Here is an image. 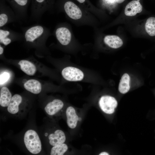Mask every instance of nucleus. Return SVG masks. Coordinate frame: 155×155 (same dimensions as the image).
I'll return each mask as SVG.
<instances>
[{
  "instance_id": "obj_10",
  "label": "nucleus",
  "mask_w": 155,
  "mask_h": 155,
  "mask_svg": "<svg viewBox=\"0 0 155 155\" xmlns=\"http://www.w3.org/2000/svg\"><path fill=\"white\" fill-rule=\"evenodd\" d=\"M142 7L139 1L133 0L129 2L126 6L125 13L127 16H132L140 13L142 10Z\"/></svg>"
},
{
  "instance_id": "obj_19",
  "label": "nucleus",
  "mask_w": 155,
  "mask_h": 155,
  "mask_svg": "<svg viewBox=\"0 0 155 155\" xmlns=\"http://www.w3.org/2000/svg\"><path fill=\"white\" fill-rule=\"evenodd\" d=\"M145 27L146 32L149 36H155V17L149 18L145 23Z\"/></svg>"
},
{
  "instance_id": "obj_11",
  "label": "nucleus",
  "mask_w": 155,
  "mask_h": 155,
  "mask_svg": "<svg viewBox=\"0 0 155 155\" xmlns=\"http://www.w3.org/2000/svg\"><path fill=\"white\" fill-rule=\"evenodd\" d=\"M49 143L52 146L62 144L65 142L66 137L64 132L61 130L57 129L48 136Z\"/></svg>"
},
{
  "instance_id": "obj_3",
  "label": "nucleus",
  "mask_w": 155,
  "mask_h": 155,
  "mask_svg": "<svg viewBox=\"0 0 155 155\" xmlns=\"http://www.w3.org/2000/svg\"><path fill=\"white\" fill-rule=\"evenodd\" d=\"M61 74L66 80L71 82H77L82 80L84 76L83 71L75 67L69 66L64 68Z\"/></svg>"
},
{
  "instance_id": "obj_9",
  "label": "nucleus",
  "mask_w": 155,
  "mask_h": 155,
  "mask_svg": "<svg viewBox=\"0 0 155 155\" xmlns=\"http://www.w3.org/2000/svg\"><path fill=\"white\" fill-rule=\"evenodd\" d=\"M63 106L64 103L62 101L55 99L46 104L44 108V110L47 114L52 116L58 112Z\"/></svg>"
},
{
  "instance_id": "obj_15",
  "label": "nucleus",
  "mask_w": 155,
  "mask_h": 155,
  "mask_svg": "<svg viewBox=\"0 0 155 155\" xmlns=\"http://www.w3.org/2000/svg\"><path fill=\"white\" fill-rule=\"evenodd\" d=\"M105 44L111 48L117 49L122 46L123 42L118 36L114 35L106 36L104 38Z\"/></svg>"
},
{
  "instance_id": "obj_12",
  "label": "nucleus",
  "mask_w": 155,
  "mask_h": 155,
  "mask_svg": "<svg viewBox=\"0 0 155 155\" xmlns=\"http://www.w3.org/2000/svg\"><path fill=\"white\" fill-rule=\"evenodd\" d=\"M66 113L68 126L71 129L75 128L77 126L79 117L77 115L75 109L73 107L69 106L67 108Z\"/></svg>"
},
{
  "instance_id": "obj_4",
  "label": "nucleus",
  "mask_w": 155,
  "mask_h": 155,
  "mask_svg": "<svg viewBox=\"0 0 155 155\" xmlns=\"http://www.w3.org/2000/svg\"><path fill=\"white\" fill-rule=\"evenodd\" d=\"M99 104L103 112L106 114H111L114 112L117 105V102L113 97L105 95L100 98L99 101Z\"/></svg>"
},
{
  "instance_id": "obj_20",
  "label": "nucleus",
  "mask_w": 155,
  "mask_h": 155,
  "mask_svg": "<svg viewBox=\"0 0 155 155\" xmlns=\"http://www.w3.org/2000/svg\"><path fill=\"white\" fill-rule=\"evenodd\" d=\"M68 147L65 144H62L53 146L51 148V155H63L67 151Z\"/></svg>"
},
{
  "instance_id": "obj_24",
  "label": "nucleus",
  "mask_w": 155,
  "mask_h": 155,
  "mask_svg": "<svg viewBox=\"0 0 155 155\" xmlns=\"http://www.w3.org/2000/svg\"><path fill=\"white\" fill-rule=\"evenodd\" d=\"M125 0H116V1L118 3H121L123 2Z\"/></svg>"
},
{
  "instance_id": "obj_27",
  "label": "nucleus",
  "mask_w": 155,
  "mask_h": 155,
  "mask_svg": "<svg viewBox=\"0 0 155 155\" xmlns=\"http://www.w3.org/2000/svg\"><path fill=\"white\" fill-rule=\"evenodd\" d=\"M48 135V134L47 133H46L45 134V136H47Z\"/></svg>"
},
{
  "instance_id": "obj_16",
  "label": "nucleus",
  "mask_w": 155,
  "mask_h": 155,
  "mask_svg": "<svg viewBox=\"0 0 155 155\" xmlns=\"http://www.w3.org/2000/svg\"><path fill=\"white\" fill-rule=\"evenodd\" d=\"M18 64L20 65L22 71L28 75H33L36 72V68L35 65L29 61L21 60Z\"/></svg>"
},
{
  "instance_id": "obj_13",
  "label": "nucleus",
  "mask_w": 155,
  "mask_h": 155,
  "mask_svg": "<svg viewBox=\"0 0 155 155\" xmlns=\"http://www.w3.org/2000/svg\"><path fill=\"white\" fill-rule=\"evenodd\" d=\"M22 98L18 94L14 95L11 98L10 102L7 106V110L12 114L17 113L19 110V105L22 102Z\"/></svg>"
},
{
  "instance_id": "obj_17",
  "label": "nucleus",
  "mask_w": 155,
  "mask_h": 155,
  "mask_svg": "<svg viewBox=\"0 0 155 155\" xmlns=\"http://www.w3.org/2000/svg\"><path fill=\"white\" fill-rule=\"evenodd\" d=\"M12 97L11 94L9 89L6 87H3L0 90V106L4 107H7Z\"/></svg>"
},
{
  "instance_id": "obj_6",
  "label": "nucleus",
  "mask_w": 155,
  "mask_h": 155,
  "mask_svg": "<svg viewBox=\"0 0 155 155\" xmlns=\"http://www.w3.org/2000/svg\"><path fill=\"white\" fill-rule=\"evenodd\" d=\"M20 21L14 11L10 8L1 6L0 11V27L7 24Z\"/></svg>"
},
{
  "instance_id": "obj_14",
  "label": "nucleus",
  "mask_w": 155,
  "mask_h": 155,
  "mask_svg": "<svg viewBox=\"0 0 155 155\" xmlns=\"http://www.w3.org/2000/svg\"><path fill=\"white\" fill-rule=\"evenodd\" d=\"M24 86L26 90L35 94L39 93L42 89L40 82L34 79L28 80L24 84Z\"/></svg>"
},
{
  "instance_id": "obj_29",
  "label": "nucleus",
  "mask_w": 155,
  "mask_h": 155,
  "mask_svg": "<svg viewBox=\"0 0 155 155\" xmlns=\"http://www.w3.org/2000/svg\"><path fill=\"white\" fill-rule=\"evenodd\" d=\"M137 0L139 1L140 0Z\"/></svg>"
},
{
  "instance_id": "obj_28",
  "label": "nucleus",
  "mask_w": 155,
  "mask_h": 155,
  "mask_svg": "<svg viewBox=\"0 0 155 155\" xmlns=\"http://www.w3.org/2000/svg\"><path fill=\"white\" fill-rule=\"evenodd\" d=\"M111 1H116V0H109Z\"/></svg>"
},
{
  "instance_id": "obj_18",
  "label": "nucleus",
  "mask_w": 155,
  "mask_h": 155,
  "mask_svg": "<svg viewBox=\"0 0 155 155\" xmlns=\"http://www.w3.org/2000/svg\"><path fill=\"white\" fill-rule=\"evenodd\" d=\"M130 81L129 75L127 73H124L121 78L119 85L118 90L121 93L124 94L129 90Z\"/></svg>"
},
{
  "instance_id": "obj_26",
  "label": "nucleus",
  "mask_w": 155,
  "mask_h": 155,
  "mask_svg": "<svg viewBox=\"0 0 155 155\" xmlns=\"http://www.w3.org/2000/svg\"><path fill=\"white\" fill-rule=\"evenodd\" d=\"M81 120H82V119L80 117L79 118V120H78L79 121H81Z\"/></svg>"
},
{
  "instance_id": "obj_1",
  "label": "nucleus",
  "mask_w": 155,
  "mask_h": 155,
  "mask_svg": "<svg viewBox=\"0 0 155 155\" xmlns=\"http://www.w3.org/2000/svg\"><path fill=\"white\" fill-rule=\"evenodd\" d=\"M24 141L28 150L33 154L40 152L42 150V144L37 132L32 129H29L25 133Z\"/></svg>"
},
{
  "instance_id": "obj_2",
  "label": "nucleus",
  "mask_w": 155,
  "mask_h": 155,
  "mask_svg": "<svg viewBox=\"0 0 155 155\" xmlns=\"http://www.w3.org/2000/svg\"><path fill=\"white\" fill-rule=\"evenodd\" d=\"M48 0H33L31 12V17L35 20L38 21L47 10Z\"/></svg>"
},
{
  "instance_id": "obj_23",
  "label": "nucleus",
  "mask_w": 155,
  "mask_h": 155,
  "mask_svg": "<svg viewBox=\"0 0 155 155\" xmlns=\"http://www.w3.org/2000/svg\"><path fill=\"white\" fill-rule=\"evenodd\" d=\"M99 155H108L109 154L106 152H102L100 153L99 154Z\"/></svg>"
},
{
  "instance_id": "obj_21",
  "label": "nucleus",
  "mask_w": 155,
  "mask_h": 155,
  "mask_svg": "<svg viewBox=\"0 0 155 155\" xmlns=\"http://www.w3.org/2000/svg\"><path fill=\"white\" fill-rule=\"evenodd\" d=\"M10 77L9 74L7 72H4L0 75V84L2 85L6 82Z\"/></svg>"
},
{
  "instance_id": "obj_5",
  "label": "nucleus",
  "mask_w": 155,
  "mask_h": 155,
  "mask_svg": "<svg viewBox=\"0 0 155 155\" xmlns=\"http://www.w3.org/2000/svg\"><path fill=\"white\" fill-rule=\"evenodd\" d=\"M23 37V34L13 31L5 26L0 28V42L4 45L9 44L14 39Z\"/></svg>"
},
{
  "instance_id": "obj_7",
  "label": "nucleus",
  "mask_w": 155,
  "mask_h": 155,
  "mask_svg": "<svg viewBox=\"0 0 155 155\" xmlns=\"http://www.w3.org/2000/svg\"><path fill=\"white\" fill-rule=\"evenodd\" d=\"M56 38L62 45H67L70 43L71 39V34L67 28L63 26L57 28L55 32Z\"/></svg>"
},
{
  "instance_id": "obj_8",
  "label": "nucleus",
  "mask_w": 155,
  "mask_h": 155,
  "mask_svg": "<svg viewBox=\"0 0 155 155\" xmlns=\"http://www.w3.org/2000/svg\"><path fill=\"white\" fill-rule=\"evenodd\" d=\"M64 8L67 14L74 20L80 19L82 13L80 8L72 2L68 1L64 4Z\"/></svg>"
},
{
  "instance_id": "obj_25",
  "label": "nucleus",
  "mask_w": 155,
  "mask_h": 155,
  "mask_svg": "<svg viewBox=\"0 0 155 155\" xmlns=\"http://www.w3.org/2000/svg\"><path fill=\"white\" fill-rule=\"evenodd\" d=\"M79 2L82 3H84L85 0H77Z\"/></svg>"
},
{
  "instance_id": "obj_22",
  "label": "nucleus",
  "mask_w": 155,
  "mask_h": 155,
  "mask_svg": "<svg viewBox=\"0 0 155 155\" xmlns=\"http://www.w3.org/2000/svg\"><path fill=\"white\" fill-rule=\"evenodd\" d=\"M3 52V49L1 45L0 46V55H2Z\"/></svg>"
}]
</instances>
